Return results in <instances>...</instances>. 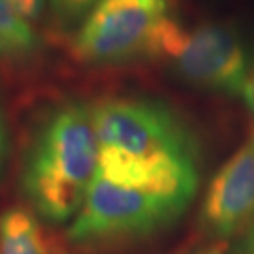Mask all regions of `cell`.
Listing matches in <instances>:
<instances>
[{
  "label": "cell",
  "instance_id": "6da1fadb",
  "mask_svg": "<svg viewBox=\"0 0 254 254\" xmlns=\"http://www.w3.org/2000/svg\"><path fill=\"white\" fill-rule=\"evenodd\" d=\"M99 145L98 175L189 201L196 167L189 132L170 109L154 101L108 98L91 108Z\"/></svg>",
  "mask_w": 254,
  "mask_h": 254
},
{
  "label": "cell",
  "instance_id": "7a4b0ae2",
  "mask_svg": "<svg viewBox=\"0 0 254 254\" xmlns=\"http://www.w3.org/2000/svg\"><path fill=\"white\" fill-rule=\"evenodd\" d=\"M98 167L99 145L91 108L63 104L35 137L23 172V190L43 218L63 223L81 210Z\"/></svg>",
  "mask_w": 254,
  "mask_h": 254
},
{
  "label": "cell",
  "instance_id": "3957f363",
  "mask_svg": "<svg viewBox=\"0 0 254 254\" xmlns=\"http://www.w3.org/2000/svg\"><path fill=\"white\" fill-rule=\"evenodd\" d=\"M155 57L169 60L187 83L203 89L240 96L254 106V84L240 35L225 23L184 27L174 17L162 30Z\"/></svg>",
  "mask_w": 254,
  "mask_h": 254
},
{
  "label": "cell",
  "instance_id": "277c9868",
  "mask_svg": "<svg viewBox=\"0 0 254 254\" xmlns=\"http://www.w3.org/2000/svg\"><path fill=\"white\" fill-rule=\"evenodd\" d=\"M170 17L169 0H101L76 30L71 53L96 66L155 57Z\"/></svg>",
  "mask_w": 254,
  "mask_h": 254
},
{
  "label": "cell",
  "instance_id": "5b68a950",
  "mask_svg": "<svg viewBox=\"0 0 254 254\" xmlns=\"http://www.w3.org/2000/svg\"><path fill=\"white\" fill-rule=\"evenodd\" d=\"M187 205L182 198L118 185L96 175L68 236L74 243L145 236L174 223Z\"/></svg>",
  "mask_w": 254,
  "mask_h": 254
},
{
  "label": "cell",
  "instance_id": "8992f818",
  "mask_svg": "<svg viewBox=\"0 0 254 254\" xmlns=\"http://www.w3.org/2000/svg\"><path fill=\"white\" fill-rule=\"evenodd\" d=\"M254 220V129L211 180L201 221L211 235L230 238Z\"/></svg>",
  "mask_w": 254,
  "mask_h": 254
},
{
  "label": "cell",
  "instance_id": "52a82bcc",
  "mask_svg": "<svg viewBox=\"0 0 254 254\" xmlns=\"http://www.w3.org/2000/svg\"><path fill=\"white\" fill-rule=\"evenodd\" d=\"M0 254H50L43 228L30 211L10 208L0 216Z\"/></svg>",
  "mask_w": 254,
  "mask_h": 254
},
{
  "label": "cell",
  "instance_id": "ba28073f",
  "mask_svg": "<svg viewBox=\"0 0 254 254\" xmlns=\"http://www.w3.org/2000/svg\"><path fill=\"white\" fill-rule=\"evenodd\" d=\"M42 40L13 0H0V60L25 62L40 50Z\"/></svg>",
  "mask_w": 254,
  "mask_h": 254
},
{
  "label": "cell",
  "instance_id": "9c48e42d",
  "mask_svg": "<svg viewBox=\"0 0 254 254\" xmlns=\"http://www.w3.org/2000/svg\"><path fill=\"white\" fill-rule=\"evenodd\" d=\"M101 0H47L50 13L58 28H71L83 22Z\"/></svg>",
  "mask_w": 254,
  "mask_h": 254
},
{
  "label": "cell",
  "instance_id": "30bf717a",
  "mask_svg": "<svg viewBox=\"0 0 254 254\" xmlns=\"http://www.w3.org/2000/svg\"><path fill=\"white\" fill-rule=\"evenodd\" d=\"M13 2L28 22H38L47 7V0H13Z\"/></svg>",
  "mask_w": 254,
  "mask_h": 254
},
{
  "label": "cell",
  "instance_id": "8fae6325",
  "mask_svg": "<svg viewBox=\"0 0 254 254\" xmlns=\"http://www.w3.org/2000/svg\"><path fill=\"white\" fill-rule=\"evenodd\" d=\"M5 154H7V130H5V123L3 118L0 114V170L3 167Z\"/></svg>",
  "mask_w": 254,
  "mask_h": 254
},
{
  "label": "cell",
  "instance_id": "7c38bea8",
  "mask_svg": "<svg viewBox=\"0 0 254 254\" xmlns=\"http://www.w3.org/2000/svg\"><path fill=\"white\" fill-rule=\"evenodd\" d=\"M190 254H226V246L225 245H213L208 248H201L198 251H193Z\"/></svg>",
  "mask_w": 254,
  "mask_h": 254
},
{
  "label": "cell",
  "instance_id": "4fadbf2b",
  "mask_svg": "<svg viewBox=\"0 0 254 254\" xmlns=\"http://www.w3.org/2000/svg\"><path fill=\"white\" fill-rule=\"evenodd\" d=\"M245 254H254V230L250 233V236H248V240L245 243Z\"/></svg>",
  "mask_w": 254,
  "mask_h": 254
}]
</instances>
